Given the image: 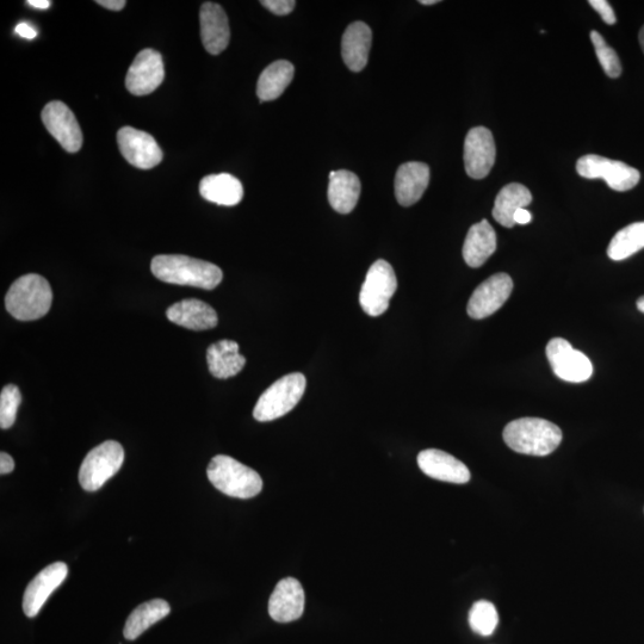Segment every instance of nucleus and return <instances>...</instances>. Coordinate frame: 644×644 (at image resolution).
I'll return each mask as SVG.
<instances>
[{"label": "nucleus", "instance_id": "nucleus-1", "mask_svg": "<svg viewBox=\"0 0 644 644\" xmlns=\"http://www.w3.org/2000/svg\"><path fill=\"white\" fill-rule=\"evenodd\" d=\"M151 270L158 280L165 283L206 290L215 289L224 278L219 266L182 255L154 257Z\"/></svg>", "mask_w": 644, "mask_h": 644}, {"label": "nucleus", "instance_id": "nucleus-2", "mask_svg": "<svg viewBox=\"0 0 644 644\" xmlns=\"http://www.w3.org/2000/svg\"><path fill=\"white\" fill-rule=\"evenodd\" d=\"M504 441L518 454L548 456L562 442L559 426L540 418H522L505 427Z\"/></svg>", "mask_w": 644, "mask_h": 644}, {"label": "nucleus", "instance_id": "nucleus-3", "mask_svg": "<svg viewBox=\"0 0 644 644\" xmlns=\"http://www.w3.org/2000/svg\"><path fill=\"white\" fill-rule=\"evenodd\" d=\"M53 291L45 277L29 274L12 283L5 297L8 312L17 320L34 321L45 317L52 307Z\"/></svg>", "mask_w": 644, "mask_h": 644}, {"label": "nucleus", "instance_id": "nucleus-4", "mask_svg": "<svg viewBox=\"0 0 644 644\" xmlns=\"http://www.w3.org/2000/svg\"><path fill=\"white\" fill-rule=\"evenodd\" d=\"M207 475L212 485L228 497L251 499L263 489V480L256 470L226 455L210 461Z\"/></svg>", "mask_w": 644, "mask_h": 644}, {"label": "nucleus", "instance_id": "nucleus-5", "mask_svg": "<svg viewBox=\"0 0 644 644\" xmlns=\"http://www.w3.org/2000/svg\"><path fill=\"white\" fill-rule=\"evenodd\" d=\"M306 386V377L301 373L281 377L260 396L253 417L266 423L286 416L299 404Z\"/></svg>", "mask_w": 644, "mask_h": 644}, {"label": "nucleus", "instance_id": "nucleus-6", "mask_svg": "<svg viewBox=\"0 0 644 644\" xmlns=\"http://www.w3.org/2000/svg\"><path fill=\"white\" fill-rule=\"evenodd\" d=\"M125 461V450L115 441H107L92 449L80 466L79 482L86 492H96L119 473Z\"/></svg>", "mask_w": 644, "mask_h": 644}, {"label": "nucleus", "instance_id": "nucleus-7", "mask_svg": "<svg viewBox=\"0 0 644 644\" xmlns=\"http://www.w3.org/2000/svg\"><path fill=\"white\" fill-rule=\"evenodd\" d=\"M398 289L393 266L380 259L371 265L363 283L359 303L370 317H380L389 308V301Z\"/></svg>", "mask_w": 644, "mask_h": 644}, {"label": "nucleus", "instance_id": "nucleus-8", "mask_svg": "<svg viewBox=\"0 0 644 644\" xmlns=\"http://www.w3.org/2000/svg\"><path fill=\"white\" fill-rule=\"evenodd\" d=\"M577 171L587 179L602 178L612 190L628 191L634 189L641 181L640 172L623 161L611 160L596 154L581 157Z\"/></svg>", "mask_w": 644, "mask_h": 644}, {"label": "nucleus", "instance_id": "nucleus-9", "mask_svg": "<svg viewBox=\"0 0 644 644\" xmlns=\"http://www.w3.org/2000/svg\"><path fill=\"white\" fill-rule=\"evenodd\" d=\"M547 357L554 374L563 381L582 383L593 375L591 359L575 350L566 339H551L547 345Z\"/></svg>", "mask_w": 644, "mask_h": 644}, {"label": "nucleus", "instance_id": "nucleus-10", "mask_svg": "<svg viewBox=\"0 0 644 644\" xmlns=\"http://www.w3.org/2000/svg\"><path fill=\"white\" fill-rule=\"evenodd\" d=\"M42 122L66 152L77 153L82 148V128L65 103L60 101L48 103L42 110Z\"/></svg>", "mask_w": 644, "mask_h": 644}, {"label": "nucleus", "instance_id": "nucleus-11", "mask_svg": "<svg viewBox=\"0 0 644 644\" xmlns=\"http://www.w3.org/2000/svg\"><path fill=\"white\" fill-rule=\"evenodd\" d=\"M117 144L128 163L141 170L153 169L164 157L163 151L151 134L133 127H123L119 130Z\"/></svg>", "mask_w": 644, "mask_h": 644}, {"label": "nucleus", "instance_id": "nucleus-12", "mask_svg": "<svg viewBox=\"0 0 644 644\" xmlns=\"http://www.w3.org/2000/svg\"><path fill=\"white\" fill-rule=\"evenodd\" d=\"M165 68L161 54L154 49H144L136 55L129 67L126 86L130 94L146 96L156 91L164 82Z\"/></svg>", "mask_w": 644, "mask_h": 644}, {"label": "nucleus", "instance_id": "nucleus-13", "mask_svg": "<svg viewBox=\"0 0 644 644\" xmlns=\"http://www.w3.org/2000/svg\"><path fill=\"white\" fill-rule=\"evenodd\" d=\"M513 290L512 278L507 274L489 277L474 290L467 312L470 318L481 320L498 312L509 300Z\"/></svg>", "mask_w": 644, "mask_h": 644}, {"label": "nucleus", "instance_id": "nucleus-14", "mask_svg": "<svg viewBox=\"0 0 644 644\" xmlns=\"http://www.w3.org/2000/svg\"><path fill=\"white\" fill-rule=\"evenodd\" d=\"M497 157V148L491 130L476 127L469 130L464 141V166L467 175L483 179L489 175Z\"/></svg>", "mask_w": 644, "mask_h": 644}, {"label": "nucleus", "instance_id": "nucleus-15", "mask_svg": "<svg viewBox=\"0 0 644 644\" xmlns=\"http://www.w3.org/2000/svg\"><path fill=\"white\" fill-rule=\"evenodd\" d=\"M68 575V567L64 562H55L36 575L30 581L23 596V611L29 618L39 615L52 593L63 584Z\"/></svg>", "mask_w": 644, "mask_h": 644}, {"label": "nucleus", "instance_id": "nucleus-16", "mask_svg": "<svg viewBox=\"0 0 644 644\" xmlns=\"http://www.w3.org/2000/svg\"><path fill=\"white\" fill-rule=\"evenodd\" d=\"M305 611V591L294 578L278 582L269 600V615L275 622L297 621Z\"/></svg>", "mask_w": 644, "mask_h": 644}, {"label": "nucleus", "instance_id": "nucleus-17", "mask_svg": "<svg viewBox=\"0 0 644 644\" xmlns=\"http://www.w3.org/2000/svg\"><path fill=\"white\" fill-rule=\"evenodd\" d=\"M418 464L421 472L435 480L457 483V485H463L470 480V472L466 464L442 450L421 451L418 455Z\"/></svg>", "mask_w": 644, "mask_h": 644}, {"label": "nucleus", "instance_id": "nucleus-18", "mask_svg": "<svg viewBox=\"0 0 644 644\" xmlns=\"http://www.w3.org/2000/svg\"><path fill=\"white\" fill-rule=\"evenodd\" d=\"M201 37L209 54L219 55L225 51L231 39L228 17L221 5L207 2L200 11Z\"/></svg>", "mask_w": 644, "mask_h": 644}, {"label": "nucleus", "instance_id": "nucleus-19", "mask_svg": "<svg viewBox=\"0 0 644 644\" xmlns=\"http://www.w3.org/2000/svg\"><path fill=\"white\" fill-rule=\"evenodd\" d=\"M430 183V167L419 161L402 164L395 176V197L402 207H411L423 197Z\"/></svg>", "mask_w": 644, "mask_h": 644}, {"label": "nucleus", "instance_id": "nucleus-20", "mask_svg": "<svg viewBox=\"0 0 644 644\" xmlns=\"http://www.w3.org/2000/svg\"><path fill=\"white\" fill-rule=\"evenodd\" d=\"M166 317L173 324L193 331H207L218 326V314L208 303L190 299L175 303L167 309Z\"/></svg>", "mask_w": 644, "mask_h": 644}, {"label": "nucleus", "instance_id": "nucleus-21", "mask_svg": "<svg viewBox=\"0 0 644 644\" xmlns=\"http://www.w3.org/2000/svg\"><path fill=\"white\" fill-rule=\"evenodd\" d=\"M373 32L368 24L355 22L346 28L342 40L344 63L352 72H361L368 64Z\"/></svg>", "mask_w": 644, "mask_h": 644}, {"label": "nucleus", "instance_id": "nucleus-22", "mask_svg": "<svg viewBox=\"0 0 644 644\" xmlns=\"http://www.w3.org/2000/svg\"><path fill=\"white\" fill-rule=\"evenodd\" d=\"M497 251V233L487 220L470 227L463 245V258L470 268H480Z\"/></svg>", "mask_w": 644, "mask_h": 644}, {"label": "nucleus", "instance_id": "nucleus-23", "mask_svg": "<svg viewBox=\"0 0 644 644\" xmlns=\"http://www.w3.org/2000/svg\"><path fill=\"white\" fill-rule=\"evenodd\" d=\"M361 195V181L354 172L332 171L328 185V202L339 214H349L357 206Z\"/></svg>", "mask_w": 644, "mask_h": 644}, {"label": "nucleus", "instance_id": "nucleus-24", "mask_svg": "<svg viewBox=\"0 0 644 644\" xmlns=\"http://www.w3.org/2000/svg\"><path fill=\"white\" fill-rule=\"evenodd\" d=\"M207 362L210 374L216 379L226 380L244 369L246 358L240 355L238 343L225 339L209 346Z\"/></svg>", "mask_w": 644, "mask_h": 644}, {"label": "nucleus", "instance_id": "nucleus-25", "mask_svg": "<svg viewBox=\"0 0 644 644\" xmlns=\"http://www.w3.org/2000/svg\"><path fill=\"white\" fill-rule=\"evenodd\" d=\"M200 194L208 202L233 207L243 200L244 187L238 178L228 173H220V175H210L202 179Z\"/></svg>", "mask_w": 644, "mask_h": 644}, {"label": "nucleus", "instance_id": "nucleus-26", "mask_svg": "<svg viewBox=\"0 0 644 644\" xmlns=\"http://www.w3.org/2000/svg\"><path fill=\"white\" fill-rule=\"evenodd\" d=\"M295 74L294 65L287 60L272 63L260 74L257 84V96L260 102L275 101L283 95Z\"/></svg>", "mask_w": 644, "mask_h": 644}, {"label": "nucleus", "instance_id": "nucleus-27", "mask_svg": "<svg viewBox=\"0 0 644 644\" xmlns=\"http://www.w3.org/2000/svg\"><path fill=\"white\" fill-rule=\"evenodd\" d=\"M532 201L530 190L522 184L512 183L500 190L493 208V218L501 226H515L517 210L529 206Z\"/></svg>", "mask_w": 644, "mask_h": 644}, {"label": "nucleus", "instance_id": "nucleus-28", "mask_svg": "<svg viewBox=\"0 0 644 644\" xmlns=\"http://www.w3.org/2000/svg\"><path fill=\"white\" fill-rule=\"evenodd\" d=\"M171 608L164 599H153L150 602L141 604L127 619L123 636L126 640L134 641L150 629L152 625L169 616Z\"/></svg>", "mask_w": 644, "mask_h": 644}, {"label": "nucleus", "instance_id": "nucleus-29", "mask_svg": "<svg viewBox=\"0 0 644 644\" xmlns=\"http://www.w3.org/2000/svg\"><path fill=\"white\" fill-rule=\"evenodd\" d=\"M644 249V222H635L619 231L611 240L608 256L615 262L634 256Z\"/></svg>", "mask_w": 644, "mask_h": 644}, {"label": "nucleus", "instance_id": "nucleus-30", "mask_svg": "<svg viewBox=\"0 0 644 644\" xmlns=\"http://www.w3.org/2000/svg\"><path fill=\"white\" fill-rule=\"evenodd\" d=\"M498 623V611L487 600H480V602L475 603L469 612L470 628L480 636H491L497 629Z\"/></svg>", "mask_w": 644, "mask_h": 644}, {"label": "nucleus", "instance_id": "nucleus-31", "mask_svg": "<svg viewBox=\"0 0 644 644\" xmlns=\"http://www.w3.org/2000/svg\"><path fill=\"white\" fill-rule=\"evenodd\" d=\"M591 41L596 49L597 58L602 65L606 76L618 78L622 74L621 60H619L615 49L606 43L604 37L596 30L591 33Z\"/></svg>", "mask_w": 644, "mask_h": 644}, {"label": "nucleus", "instance_id": "nucleus-32", "mask_svg": "<svg viewBox=\"0 0 644 644\" xmlns=\"http://www.w3.org/2000/svg\"><path fill=\"white\" fill-rule=\"evenodd\" d=\"M21 402L22 394L18 387L9 385L3 388L0 394V427L3 430H8L15 424Z\"/></svg>", "mask_w": 644, "mask_h": 644}, {"label": "nucleus", "instance_id": "nucleus-33", "mask_svg": "<svg viewBox=\"0 0 644 644\" xmlns=\"http://www.w3.org/2000/svg\"><path fill=\"white\" fill-rule=\"evenodd\" d=\"M260 4L277 16H287L295 9L296 2L294 0H263Z\"/></svg>", "mask_w": 644, "mask_h": 644}, {"label": "nucleus", "instance_id": "nucleus-34", "mask_svg": "<svg viewBox=\"0 0 644 644\" xmlns=\"http://www.w3.org/2000/svg\"><path fill=\"white\" fill-rule=\"evenodd\" d=\"M590 5L600 16H602L603 21L606 24H610V26H612V24L616 23L617 18L615 11H613L609 2H606V0H591Z\"/></svg>", "mask_w": 644, "mask_h": 644}, {"label": "nucleus", "instance_id": "nucleus-35", "mask_svg": "<svg viewBox=\"0 0 644 644\" xmlns=\"http://www.w3.org/2000/svg\"><path fill=\"white\" fill-rule=\"evenodd\" d=\"M15 461L12 460V457L6 452L0 454V474L6 475L14 472Z\"/></svg>", "mask_w": 644, "mask_h": 644}, {"label": "nucleus", "instance_id": "nucleus-36", "mask_svg": "<svg viewBox=\"0 0 644 644\" xmlns=\"http://www.w3.org/2000/svg\"><path fill=\"white\" fill-rule=\"evenodd\" d=\"M96 3L111 11H121L127 5L125 0H97Z\"/></svg>", "mask_w": 644, "mask_h": 644}, {"label": "nucleus", "instance_id": "nucleus-37", "mask_svg": "<svg viewBox=\"0 0 644 644\" xmlns=\"http://www.w3.org/2000/svg\"><path fill=\"white\" fill-rule=\"evenodd\" d=\"M16 34L24 37V39L33 40L37 36L36 29L30 27L27 23H20L15 29Z\"/></svg>", "mask_w": 644, "mask_h": 644}, {"label": "nucleus", "instance_id": "nucleus-38", "mask_svg": "<svg viewBox=\"0 0 644 644\" xmlns=\"http://www.w3.org/2000/svg\"><path fill=\"white\" fill-rule=\"evenodd\" d=\"M532 220V215L529 210L525 208L517 210L515 214V224L517 225H528Z\"/></svg>", "mask_w": 644, "mask_h": 644}, {"label": "nucleus", "instance_id": "nucleus-39", "mask_svg": "<svg viewBox=\"0 0 644 644\" xmlns=\"http://www.w3.org/2000/svg\"><path fill=\"white\" fill-rule=\"evenodd\" d=\"M28 5L33 6L35 9H40V10H45L48 9L49 6L52 5L49 0H28L27 2Z\"/></svg>", "mask_w": 644, "mask_h": 644}, {"label": "nucleus", "instance_id": "nucleus-40", "mask_svg": "<svg viewBox=\"0 0 644 644\" xmlns=\"http://www.w3.org/2000/svg\"><path fill=\"white\" fill-rule=\"evenodd\" d=\"M637 308H639V311L644 314V296H642L641 299L637 301Z\"/></svg>", "mask_w": 644, "mask_h": 644}, {"label": "nucleus", "instance_id": "nucleus-41", "mask_svg": "<svg viewBox=\"0 0 644 644\" xmlns=\"http://www.w3.org/2000/svg\"><path fill=\"white\" fill-rule=\"evenodd\" d=\"M419 3L423 5H435L439 3V0H420Z\"/></svg>", "mask_w": 644, "mask_h": 644}, {"label": "nucleus", "instance_id": "nucleus-42", "mask_svg": "<svg viewBox=\"0 0 644 644\" xmlns=\"http://www.w3.org/2000/svg\"><path fill=\"white\" fill-rule=\"evenodd\" d=\"M639 39H640V45L642 47V51L644 52V26L641 29Z\"/></svg>", "mask_w": 644, "mask_h": 644}]
</instances>
